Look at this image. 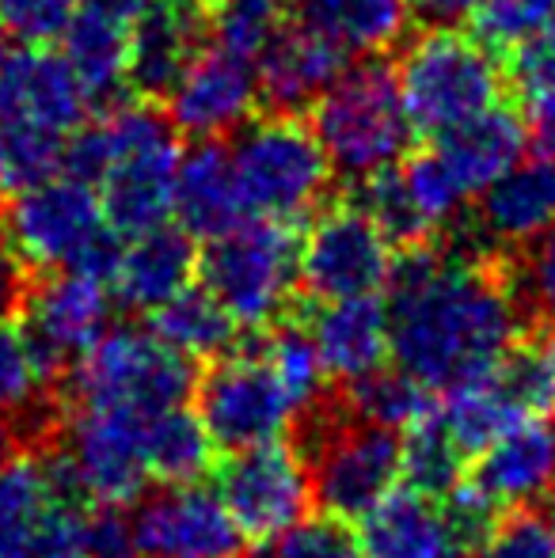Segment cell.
<instances>
[{
    "mask_svg": "<svg viewBox=\"0 0 555 558\" xmlns=\"http://www.w3.org/2000/svg\"><path fill=\"white\" fill-rule=\"evenodd\" d=\"M385 289L393 361L434 391L491 373L526 327L518 289L483 251L411 243Z\"/></svg>",
    "mask_w": 555,
    "mask_h": 558,
    "instance_id": "cell-1",
    "label": "cell"
},
{
    "mask_svg": "<svg viewBox=\"0 0 555 558\" xmlns=\"http://www.w3.org/2000/svg\"><path fill=\"white\" fill-rule=\"evenodd\" d=\"M183 145L168 114L148 104H119L104 122L76 125L61 171L96 186L104 217L122 240L171 221V191Z\"/></svg>",
    "mask_w": 555,
    "mask_h": 558,
    "instance_id": "cell-2",
    "label": "cell"
},
{
    "mask_svg": "<svg viewBox=\"0 0 555 558\" xmlns=\"http://www.w3.org/2000/svg\"><path fill=\"white\" fill-rule=\"evenodd\" d=\"M122 235L107 225L92 183L58 171L27 191L8 194L4 243L35 270H84L111 278Z\"/></svg>",
    "mask_w": 555,
    "mask_h": 558,
    "instance_id": "cell-3",
    "label": "cell"
},
{
    "mask_svg": "<svg viewBox=\"0 0 555 558\" xmlns=\"http://www.w3.org/2000/svg\"><path fill=\"white\" fill-rule=\"evenodd\" d=\"M309 107L331 168L350 179L400 163L415 137L396 73L381 61L347 65Z\"/></svg>",
    "mask_w": 555,
    "mask_h": 558,
    "instance_id": "cell-4",
    "label": "cell"
},
{
    "mask_svg": "<svg viewBox=\"0 0 555 558\" xmlns=\"http://www.w3.org/2000/svg\"><path fill=\"white\" fill-rule=\"evenodd\" d=\"M293 225L270 217H244L240 225L209 235L198 255L202 289L237 319L240 331H267L289 316L297 289Z\"/></svg>",
    "mask_w": 555,
    "mask_h": 558,
    "instance_id": "cell-5",
    "label": "cell"
},
{
    "mask_svg": "<svg viewBox=\"0 0 555 558\" xmlns=\"http://www.w3.org/2000/svg\"><path fill=\"white\" fill-rule=\"evenodd\" d=\"M403 107L415 133L442 137L503 96L495 50L453 27H430L411 38L396 69Z\"/></svg>",
    "mask_w": 555,
    "mask_h": 558,
    "instance_id": "cell-6",
    "label": "cell"
},
{
    "mask_svg": "<svg viewBox=\"0 0 555 558\" xmlns=\"http://www.w3.org/2000/svg\"><path fill=\"white\" fill-rule=\"evenodd\" d=\"M229 156L248 217L293 225L327 198L335 168L301 118L278 111L263 122H244Z\"/></svg>",
    "mask_w": 555,
    "mask_h": 558,
    "instance_id": "cell-7",
    "label": "cell"
},
{
    "mask_svg": "<svg viewBox=\"0 0 555 558\" xmlns=\"http://www.w3.org/2000/svg\"><path fill=\"white\" fill-rule=\"evenodd\" d=\"M65 388L73 403L122 407L153 418L186 403L194 391V365L148 327H107L65 368Z\"/></svg>",
    "mask_w": 555,
    "mask_h": 558,
    "instance_id": "cell-8",
    "label": "cell"
},
{
    "mask_svg": "<svg viewBox=\"0 0 555 558\" xmlns=\"http://www.w3.org/2000/svg\"><path fill=\"white\" fill-rule=\"evenodd\" d=\"M92 513L58 452L0 463V558H84Z\"/></svg>",
    "mask_w": 555,
    "mask_h": 558,
    "instance_id": "cell-9",
    "label": "cell"
},
{
    "mask_svg": "<svg viewBox=\"0 0 555 558\" xmlns=\"http://www.w3.org/2000/svg\"><path fill=\"white\" fill-rule=\"evenodd\" d=\"M145 414L122 411V407L73 403L58 460L73 490L92 509L126 513L148 490L153 475L145 460Z\"/></svg>",
    "mask_w": 555,
    "mask_h": 558,
    "instance_id": "cell-10",
    "label": "cell"
},
{
    "mask_svg": "<svg viewBox=\"0 0 555 558\" xmlns=\"http://www.w3.org/2000/svg\"><path fill=\"white\" fill-rule=\"evenodd\" d=\"M194 414L206 426L209 441L221 452L267 445L289 434L297 422V407L281 391L278 376L263 361V353L232 345L202 376H194Z\"/></svg>",
    "mask_w": 555,
    "mask_h": 558,
    "instance_id": "cell-11",
    "label": "cell"
},
{
    "mask_svg": "<svg viewBox=\"0 0 555 558\" xmlns=\"http://www.w3.org/2000/svg\"><path fill=\"white\" fill-rule=\"evenodd\" d=\"M304 460L312 475V506L347 524L400 486V434L354 414L324 422Z\"/></svg>",
    "mask_w": 555,
    "mask_h": 558,
    "instance_id": "cell-12",
    "label": "cell"
},
{
    "mask_svg": "<svg viewBox=\"0 0 555 558\" xmlns=\"http://www.w3.org/2000/svg\"><path fill=\"white\" fill-rule=\"evenodd\" d=\"M217 494L252 547H267L312 509V475L301 448L286 437L229 452L217 471Z\"/></svg>",
    "mask_w": 555,
    "mask_h": 558,
    "instance_id": "cell-13",
    "label": "cell"
},
{
    "mask_svg": "<svg viewBox=\"0 0 555 558\" xmlns=\"http://www.w3.org/2000/svg\"><path fill=\"white\" fill-rule=\"evenodd\" d=\"M396 243L354 202L335 206L312 221L297 247V281L312 301L373 296L388 286Z\"/></svg>",
    "mask_w": 555,
    "mask_h": 558,
    "instance_id": "cell-14",
    "label": "cell"
},
{
    "mask_svg": "<svg viewBox=\"0 0 555 558\" xmlns=\"http://www.w3.org/2000/svg\"><path fill=\"white\" fill-rule=\"evenodd\" d=\"M130 509V536L141 558H248L252 547L221 494L202 483H164Z\"/></svg>",
    "mask_w": 555,
    "mask_h": 558,
    "instance_id": "cell-15",
    "label": "cell"
},
{
    "mask_svg": "<svg viewBox=\"0 0 555 558\" xmlns=\"http://www.w3.org/2000/svg\"><path fill=\"white\" fill-rule=\"evenodd\" d=\"M168 122L194 141H221L252 122L260 107V76L255 61L225 50V46H198L183 73L164 92Z\"/></svg>",
    "mask_w": 555,
    "mask_h": 558,
    "instance_id": "cell-16",
    "label": "cell"
},
{
    "mask_svg": "<svg viewBox=\"0 0 555 558\" xmlns=\"http://www.w3.org/2000/svg\"><path fill=\"white\" fill-rule=\"evenodd\" d=\"M111 286L96 274L50 270V278L23 293V331L58 376L111 327Z\"/></svg>",
    "mask_w": 555,
    "mask_h": 558,
    "instance_id": "cell-17",
    "label": "cell"
},
{
    "mask_svg": "<svg viewBox=\"0 0 555 558\" xmlns=\"http://www.w3.org/2000/svg\"><path fill=\"white\" fill-rule=\"evenodd\" d=\"M472 486L498 509L541 506L555 494V422L552 414H526L510 422L483 452H475Z\"/></svg>",
    "mask_w": 555,
    "mask_h": 558,
    "instance_id": "cell-18",
    "label": "cell"
},
{
    "mask_svg": "<svg viewBox=\"0 0 555 558\" xmlns=\"http://www.w3.org/2000/svg\"><path fill=\"white\" fill-rule=\"evenodd\" d=\"M194 274H198L194 235L183 232L179 225H156L148 232L130 235V243H122L107 286H111V296L122 308L148 316L164 301L183 293Z\"/></svg>",
    "mask_w": 555,
    "mask_h": 558,
    "instance_id": "cell-19",
    "label": "cell"
},
{
    "mask_svg": "<svg viewBox=\"0 0 555 558\" xmlns=\"http://www.w3.org/2000/svg\"><path fill=\"white\" fill-rule=\"evenodd\" d=\"M206 0H148L130 23V84L164 96L206 35Z\"/></svg>",
    "mask_w": 555,
    "mask_h": 558,
    "instance_id": "cell-20",
    "label": "cell"
},
{
    "mask_svg": "<svg viewBox=\"0 0 555 558\" xmlns=\"http://www.w3.org/2000/svg\"><path fill=\"white\" fill-rule=\"evenodd\" d=\"M347 65L350 53L319 31L304 23L278 27L270 43L255 53L260 99H267L275 111L293 114L297 107H309Z\"/></svg>",
    "mask_w": 555,
    "mask_h": 558,
    "instance_id": "cell-21",
    "label": "cell"
},
{
    "mask_svg": "<svg viewBox=\"0 0 555 558\" xmlns=\"http://www.w3.org/2000/svg\"><path fill=\"white\" fill-rule=\"evenodd\" d=\"M309 335L327 368V380H362L377 373L393 357L388 338V308L373 296H342V301H319L309 319Z\"/></svg>",
    "mask_w": 555,
    "mask_h": 558,
    "instance_id": "cell-22",
    "label": "cell"
},
{
    "mask_svg": "<svg viewBox=\"0 0 555 558\" xmlns=\"http://www.w3.org/2000/svg\"><path fill=\"white\" fill-rule=\"evenodd\" d=\"M88 107L92 99L61 53H50L46 46L15 50L12 69L0 84V118H27L46 130L73 133L84 125Z\"/></svg>",
    "mask_w": 555,
    "mask_h": 558,
    "instance_id": "cell-23",
    "label": "cell"
},
{
    "mask_svg": "<svg viewBox=\"0 0 555 558\" xmlns=\"http://www.w3.org/2000/svg\"><path fill=\"white\" fill-rule=\"evenodd\" d=\"M480 240L495 247H526L555 228V160H518L480 191Z\"/></svg>",
    "mask_w": 555,
    "mask_h": 558,
    "instance_id": "cell-24",
    "label": "cell"
},
{
    "mask_svg": "<svg viewBox=\"0 0 555 558\" xmlns=\"http://www.w3.org/2000/svg\"><path fill=\"white\" fill-rule=\"evenodd\" d=\"M354 524L365 558H442L445 551H457L442 498H430L415 486H393Z\"/></svg>",
    "mask_w": 555,
    "mask_h": 558,
    "instance_id": "cell-25",
    "label": "cell"
},
{
    "mask_svg": "<svg viewBox=\"0 0 555 558\" xmlns=\"http://www.w3.org/2000/svg\"><path fill=\"white\" fill-rule=\"evenodd\" d=\"M171 217L183 232L202 235V240L221 235L225 228L244 221L248 209L244 198H240L229 148H221L217 141H198L191 153L179 156Z\"/></svg>",
    "mask_w": 555,
    "mask_h": 558,
    "instance_id": "cell-26",
    "label": "cell"
},
{
    "mask_svg": "<svg viewBox=\"0 0 555 558\" xmlns=\"http://www.w3.org/2000/svg\"><path fill=\"white\" fill-rule=\"evenodd\" d=\"M434 148L449 163L457 183L468 191V198H475L483 186H491L503 171H510L526 156L529 148L526 118L514 111V107L491 104L487 111L445 130Z\"/></svg>",
    "mask_w": 555,
    "mask_h": 558,
    "instance_id": "cell-27",
    "label": "cell"
},
{
    "mask_svg": "<svg viewBox=\"0 0 555 558\" xmlns=\"http://www.w3.org/2000/svg\"><path fill=\"white\" fill-rule=\"evenodd\" d=\"M61 58L69 61L92 104H114L130 84V27L111 15L76 8L61 31Z\"/></svg>",
    "mask_w": 555,
    "mask_h": 558,
    "instance_id": "cell-28",
    "label": "cell"
},
{
    "mask_svg": "<svg viewBox=\"0 0 555 558\" xmlns=\"http://www.w3.org/2000/svg\"><path fill=\"white\" fill-rule=\"evenodd\" d=\"M297 23L327 35L347 53L393 50L408 31V0H289Z\"/></svg>",
    "mask_w": 555,
    "mask_h": 558,
    "instance_id": "cell-29",
    "label": "cell"
},
{
    "mask_svg": "<svg viewBox=\"0 0 555 558\" xmlns=\"http://www.w3.org/2000/svg\"><path fill=\"white\" fill-rule=\"evenodd\" d=\"M518 418H526V414L518 411V403L510 399V391L498 380L495 368L483 376H472V380L442 388L437 407H434V422L445 429V437L464 452V460L483 452V448Z\"/></svg>",
    "mask_w": 555,
    "mask_h": 558,
    "instance_id": "cell-30",
    "label": "cell"
},
{
    "mask_svg": "<svg viewBox=\"0 0 555 558\" xmlns=\"http://www.w3.org/2000/svg\"><path fill=\"white\" fill-rule=\"evenodd\" d=\"M148 331L160 342H168L179 357L194 361H217L229 353L240 338V327L206 289H191L164 301L156 312H148Z\"/></svg>",
    "mask_w": 555,
    "mask_h": 558,
    "instance_id": "cell-31",
    "label": "cell"
},
{
    "mask_svg": "<svg viewBox=\"0 0 555 558\" xmlns=\"http://www.w3.org/2000/svg\"><path fill=\"white\" fill-rule=\"evenodd\" d=\"M214 456L217 445L183 403L145 422V460L156 483H202L214 471Z\"/></svg>",
    "mask_w": 555,
    "mask_h": 558,
    "instance_id": "cell-32",
    "label": "cell"
},
{
    "mask_svg": "<svg viewBox=\"0 0 555 558\" xmlns=\"http://www.w3.org/2000/svg\"><path fill=\"white\" fill-rule=\"evenodd\" d=\"M347 388V414L373 426H385L393 434H408L419 422H426L437 407V391L415 380L411 373L396 368H377L362 380L342 384Z\"/></svg>",
    "mask_w": 555,
    "mask_h": 558,
    "instance_id": "cell-33",
    "label": "cell"
},
{
    "mask_svg": "<svg viewBox=\"0 0 555 558\" xmlns=\"http://www.w3.org/2000/svg\"><path fill=\"white\" fill-rule=\"evenodd\" d=\"M255 350L263 353L270 373L278 376L281 391H286L289 403L297 407V414H309L312 407L324 403L327 368H324V361H319L309 327L293 324V319H278L275 327L263 331V342L255 345Z\"/></svg>",
    "mask_w": 555,
    "mask_h": 558,
    "instance_id": "cell-34",
    "label": "cell"
},
{
    "mask_svg": "<svg viewBox=\"0 0 555 558\" xmlns=\"http://www.w3.org/2000/svg\"><path fill=\"white\" fill-rule=\"evenodd\" d=\"M65 141L69 133L46 130L27 118H0V198L58 175L65 163Z\"/></svg>",
    "mask_w": 555,
    "mask_h": 558,
    "instance_id": "cell-35",
    "label": "cell"
},
{
    "mask_svg": "<svg viewBox=\"0 0 555 558\" xmlns=\"http://www.w3.org/2000/svg\"><path fill=\"white\" fill-rule=\"evenodd\" d=\"M53 380V368L43 361L27 331L0 319V414L23 418L43 407V396Z\"/></svg>",
    "mask_w": 555,
    "mask_h": 558,
    "instance_id": "cell-36",
    "label": "cell"
},
{
    "mask_svg": "<svg viewBox=\"0 0 555 558\" xmlns=\"http://www.w3.org/2000/svg\"><path fill=\"white\" fill-rule=\"evenodd\" d=\"M464 471V452L445 437V429L430 414L415 429L400 437V483L415 486V490L442 498L460 483Z\"/></svg>",
    "mask_w": 555,
    "mask_h": 558,
    "instance_id": "cell-37",
    "label": "cell"
},
{
    "mask_svg": "<svg viewBox=\"0 0 555 558\" xmlns=\"http://www.w3.org/2000/svg\"><path fill=\"white\" fill-rule=\"evenodd\" d=\"M354 206L370 217L396 247H411V243L430 240V225L419 217V209L411 206L408 191H403V179L400 171L385 168V171H373V175H362L354 186Z\"/></svg>",
    "mask_w": 555,
    "mask_h": 558,
    "instance_id": "cell-38",
    "label": "cell"
},
{
    "mask_svg": "<svg viewBox=\"0 0 555 558\" xmlns=\"http://www.w3.org/2000/svg\"><path fill=\"white\" fill-rule=\"evenodd\" d=\"M400 179H403V191H408L411 206H415L422 221L430 225V232L457 221L460 209L468 206V191L457 183L449 163L437 156V148L411 156V160L400 168Z\"/></svg>",
    "mask_w": 555,
    "mask_h": 558,
    "instance_id": "cell-39",
    "label": "cell"
},
{
    "mask_svg": "<svg viewBox=\"0 0 555 558\" xmlns=\"http://www.w3.org/2000/svg\"><path fill=\"white\" fill-rule=\"evenodd\" d=\"M475 38L491 50H506L555 31V0H480L472 12Z\"/></svg>",
    "mask_w": 555,
    "mask_h": 558,
    "instance_id": "cell-40",
    "label": "cell"
},
{
    "mask_svg": "<svg viewBox=\"0 0 555 558\" xmlns=\"http://www.w3.org/2000/svg\"><path fill=\"white\" fill-rule=\"evenodd\" d=\"M209 4H214V12H209L214 15V43L255 61V53L281 27L286 0H209Z\"/></svg>",
    "mask_w": 555,
    "mask_h": 558,
    "instance_id": "cell-41",
    "label": "cell"
},
{
    "mask_svg": "<svg viewBox=\"0 0 555 558\" xmlns=\"http://www.w3.org/2000/svg\"><path fill=\"white\" fill-rule=\"evenodd\" d=\"M475 551V558H555V524L548 509H503Z\"/></svg>",
    "mask_w": 555,
    "mask_h": 558,
    "instance_id": "cell-42",
    "label": "cell"
},
{
    "mask_svg": "<svg viewBox=\"0 0 555 558\" xmlns=\"http://www.w3.org/2000/svg\"><path fill=\"white\" fill-rule=\"evenodd\" d=\"M267 558H365L358 532L339 517H301L267 544Z\"/></svg>",
    "mask_w": 555,
    "mask_h": 558,
    "instance_id": "cell-43",
    "label": "cell"
},
{
    "mask_svg": "<svg viewBox=\"0 0 555 558\" xmlns=\"http://www.w3.org/2000/svg\"><path fill=\"white\" fill-rule=\"evenodd\" d=\"M76 12V0H0V27L23 46H50Z\"/></svg>",
    "mask_w": 555,
    "mask_h": 558,
    "instance_id": "cell-44",
    "label": "cell"
},
{
    "mask_svg": "<svg viewBox=\"0 0 555 558\" xmlns=\"http://www.w3.org/2000/svg\"><path fill=\"white\" fill-rule=\"evenodd\" d=\"M510 281L529 312L555 319V228L526 243V255L510 274Z\"/></svg>",
    "mask_w": 555,
    "mask_h": 558,
    "instance_id": "cell-45",
    "label": "cell"
},
{
    "mask_svg": "<svg viewBox=\"0 0 555 558\" xmlns=\"http://www.w3.org/2000/svg\"><path fill=\"white\" fill-rule=\"evenodd\" d=\"M442 513L445 524H449L453 547L464 551V547H480V539L491 532V524L498 521L503 509L472 483H457L449 494H442Z\"/></svg>",
    "mask_w": 555,
    "mask_h": 558,
    "instance_id": "cell-46",
    "label": "cell"
},
{
    "mask_svg": "<svg viewBox=\"0 0 555 558\" xmlns=\"http://www.w3.org/2000/svg\"><path fill=\"white\" fill-rule=\"evenodd\" d=\"M84 558H141L122 509H96L92 513V536Z\"/></svg>",
    "mask_w": 555,
    "mask_h": 558,
    "instance_id": "cell-47",
    "label": "cell"
},
{
    "mask_svg": "<svg viewBox=\"0 0 555 558\" xmlns=\"http://www.w3.org/2000/svg\"><path fill=\"white\" fill-rule=\"evenodd\" d=\"M526 133L536 156L555 160V81L526 92Z\"/></svg>",
    "mask_w": 555,
    "mask_h": 558,
    "instance_id": "cell-48",
    "label": "cell"
},
{
    "mask_svg": "<svg viewBox=\"0 0 555 558\" xmlns=\"http://www.w3.org/2000/svg\"><path fill=\"white\" fill-rule=\"evenodd\" d=\"M23 293H27V278H23V263L15 258V251L0 235V319H8L20 308Z\"/></svg>",
    "mask_w": 555,
    "mask_h": 558,
    "instance_id": "cell-49",
    "label": "cell"
},
{
    "mask_svg": "<svg viewBox=\"0 0 555 558\" xmlns=\"http://www.w3.org/2000/svg\"><path fill=\"white\" fill-rule=\"evenodd\" d=\"M148 0H76V8H88V12H99V15H111L119 23H134V15L145 8Z\"/></svg>",
    "mask_w": 555,
    "mask_h": 558,
    "instance_id": "cell-50",
    "label": "cell"
},
{
    "mask_svg": "<svg viewBox=\"0 0 555 558\" xmlns=\"http://www.w3.org/2000/svg\"><path fill=\"white\" fill-rule=\"evenodd\" d=\"M426 8L437 20H464L480 8V0H426Z\"/></svg>",
    "mask_w": 555,
    "mask_h": 558,
    "instance_id": "cell-51",
    "label": "cell"
},
{
    "mask_svg": "<svg viewBox=\"0 0 555 558\" xmlns=\"http://www.w3.org/2000/svg\"><path fill=\"white\" fill-rule=\"evenodd\" d=\"M20 452V429H15V418L0 414V463H8Z\"/></svg>",
    "mask_w": 555,
    "mask_h": 558,
    "instance_id": "cell-52",
    "label": "cell"
},
{
    "mask_svg": "<svg viewBox=\"0 0 555 558\" xmlns=\"http://www.w3.org/2000/svg\"><path fill=\"white\" fill-rule=\"evenodd\" d=\"M12 58H15V50H12V35H8V31L0 27V84H4L8 69H12Z\"/></svg>",
    "mask_w": 555,
    "mask_h": 558,
    "instance_id": "cell-53",
    "label": "cell"
},
{
    "mask_svg": "<svg viewBox=\"0 0 555 558\" xmlns=\"http://www.w3.org/2000/svg\"><path fill=\"white\" fill-rule=\"evenodd\" d=\"M536 350L544 353V361H548V368H552V380H555V319H552V327L544 331V338H541V345Z\"/></svg>",
    "mask_w": 555,
    "mask_h": 558,
    "instance_id": "cell-54",
    "label": "cell"
},
{
    "mask_svg": "<svg viewBox=\"0 0 555 558\" xmlns=\"http://www.w3.org/2000/svg\"><path fill=\"white\" fill-rule=\"evenodd\" d=\"M442 558H464V555H460V551H445Z\"/></svg>",
    "mask_w": 555,
    "mask_h": 558,
    "instance_id": "cell-55",
    "label": "cell"
},
{
    "mask_svg": "<svg viewBox=\"0 0 555 558\" xmlns=\"http://www.w3.org/2000/svg\"><path fill=\"white\" fill-rule=\"evenodd\" d=\"M548 517H552V524H555V501H552V506H548Z\"/></svg>",
    "mask_w": 555,
    "mask_h": 558,
    "instance_id": "cell-56",
    "label": "cell"
},
{
    "mask_svg": "<svg viewBox=\"0 0 555 558\" xmlns=\"http://www.w3.org/2000/svg\"><path fill=\"white\" fill-rule=\"evenodd\" d=\"M206 4H209V0H206Z\"/></svg>",
    "mask_w": 555,
    "mask_h": 558,
    "instance_id": "cell-57",
    "label": "cell"
}]
</instances>
